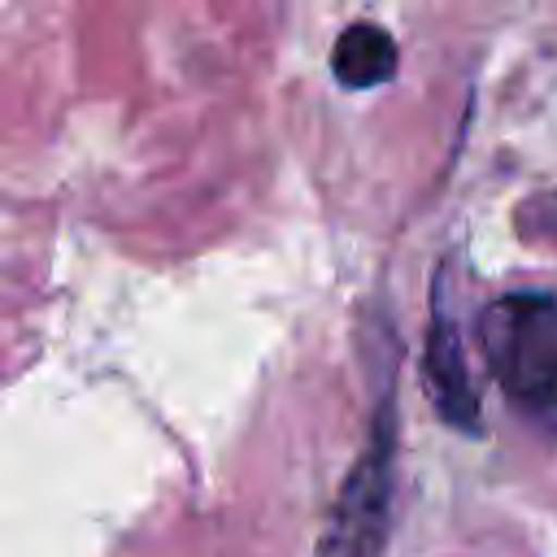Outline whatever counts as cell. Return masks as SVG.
I'll return each instance as SVG.
<instances>
[{
	"label": "cell",
	"instance_id": "cell-1",
	"mask_svg": "<svg viewBox=\"0 0 557 557\" xmlns=\"http://www.w3.org/2000/svg\"><path fill=\"white\" fill-rule=\"evenodd\" d=\"M479 348L505 400L557 435V296L505 292L479 313Z\"/></svg>",
	"mask_w": 557,
	"mask_h": 557
},
{
	"label": "cell",
	"instance_id": "cell-2",
	"mask_svg": "<svg viewBox=\"0 0 557 557\" xmlns=\"http://www.w3.org/2000/svg\"><path fill=\"white\" fill-rule=\"evenodd\" d=\"M392 487H396V405L383 392L370 418V435L331 505L318 557H379L392 527Z\"/></svg>",
	"mask_w": 557,
	"mask_h": 557
},
{
	"label": "cell",
	"instance_id": "cell-3",
	"mask_svg": "<svg viewBox=\"0 0 557 557\" xmlns=\"http://www.w3.org/2000/svg\"><path fill=\"white\" fill-rule=\"evenodd\" d=\"M422 374H426V392L431 405L440 409V418L466 435H479V396L470 387V370H466V348H461V331L444 305V283L431 296V322H426V352H422Z\"/></svg>",
	"mask_w": 557,
	"mask_h": 557
},
{
	"label": "cell",
	"instance_id": "cell-4",
	"mask_svg": "<svg viewBox=\"0 0 557 557\" xmlns=\"http://www.w3.org/2000/svg\"><path fill=\"white\" fill-rule=\"evenodd\" d=\"M396 61H400L396 39L374 22H352L331 48V74L348 91H370V87L392 83Z\"/></svg>",
	"mask_w": 557,
	"mask_h": 557
}]
</instances>
